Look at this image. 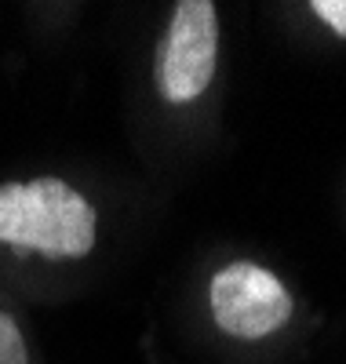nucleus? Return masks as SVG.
Wrapping results in <instances>:
<instances>
[{
    "label": "nucleus",
    "mask_w": 346,
    "mask_h": 364,
    "mask_svg": "<svg viewBox=\"0 0 346 364\" xmlns=\"http://www.w3.org/2000/svg\"><path fill=\"white\" fill-rule=\"evenodd\" d=\"M219 55V15L211 0H182L175 4L168 37L161 48V91L168 102L201 99L215 77Z\"/></svg>",
    "instance_id": "nucleus-2"
},
{
    "label": "nucleus",
    "mask_w": 346,
    "mask_h": 364,
    "mask_svg": "<svg viewBox=\"0 0 346 364\" xmlns=\"http://www.w3.org/2000/svg\"><path fill=\"white\" fill-rule=\"evenodd\" d=\"M0 364H29L22 331L4 310H0Z\"/></svg>",
    "instance_id": "nucleus-4"
},
{
    "label": "nucleus",
    "mask_w": 346,
    "mask_h": 364,
    "mask_svg": "<svg viewBox=\"0 0 346 364\" xmlns=\"http://www.w3.org/2000/svg\"><path fill=\"white\" fill-rule=\"evenodd\" d=\"M310 11L321 22H328L339 37H346V0H313Z\"/></svg>",
    "instance_id": "nucleus-5"
},
{
    "label": "nucleus",
    "mask_w": 346,
    "mask_h": 364,
    "mask_svg": "<svg viewBox=\"0 0 346 364\" xmlns=\"http://www.w3.org/2000/svg\"><path fill=\"white\" fill-rule=\"evenodd\" d=\"M215 324L237 339H263L292 317V295L270 269L234 262L211 281Z\"/></svg>",
    "instance_id": "nucleus-3"
},
{
    "label": "nucleus",
    "mask_w": 346,
    "mask_h": 364,
    "mask_svg": "<svg viewBox=\"0 0 346 364\" xmlns=\"http://www.w3.org/2000/svg\"><path fill=\"white\" fill-rule=\"evenodd\" d=\"M0 240L48 259H84L95 245V208L62 178L0 186Z\"/></svg>",
    "instance_id": "nucleus-1"
}]
</instances>
